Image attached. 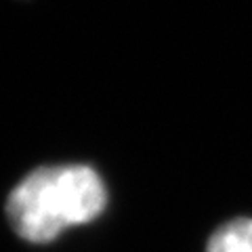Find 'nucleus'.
<instances>
[{
    "label": "nucleus",
    "instance_id": "7ed1b4c3",
    "mask_svg": "<svg viewBox=\"0 0 252 252\" xmlns=\"http://www.w3.org/2000/svg\"><path fill=\"white\" fill-rule=\"evenodd\" d=\"M206 252H252V219H233L210 235Z\"/></svg>",
    "mask_w": 252,
    "mask_h": 252
},
{
    "label": "nucleus",
    "instance_id": "f03ea898",
    "mask_svg": "<svg viewBox=\"0 0 252 252\" xmlns=\"http://www.w3.org/2000/svg\"><path fill=\"white\" fill-rule=\"evenodd\" d=\"M55 193L67 227L97 219L105 208L107 193L97 170L84 164L53 166Z\"/></svg>",
    "mask_w": 252,
    "mask_h": 252
},
{
    "label": "nucleus",
    "instance_id": "f257e3e1",
    "mask_svg": "<svg viewBox=\"0 0 252 252\" xmlns=\"http://www.w3.org/2000/svg\"><path fill=\"white\" fill-rule=\"evenodd\" d=\"M6 210L21 238L36 244L57 238L67 225L61 217L55 193L53 166H42L30 172L13 189Z\"/></svg>",
    "mask_w": 252,
    "mask_h": 252
}]
</instances>
